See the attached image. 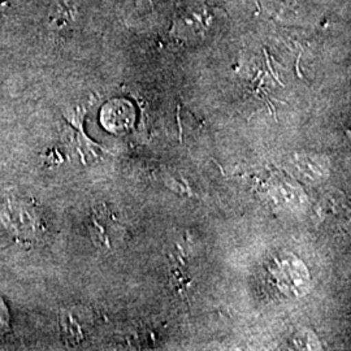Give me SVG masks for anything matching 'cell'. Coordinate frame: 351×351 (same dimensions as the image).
I'll use <instances>...</instances> for the list:
<instances>
[{"label": "cell", "instance_id": "6da1fadb", "mask_svg": "<svg viewBox=\"0 0 351 351\" xmlns=\"http://www.w3.org/2000/svg\"><path fill=\"white\" fill-rule=\"evenodd\" d=\"M134 121V111L129 101L114 99L101 110V124L112 133H125Z\"/></svg>", "mask_w": 351, "mask_h": 351}]
</instances>
